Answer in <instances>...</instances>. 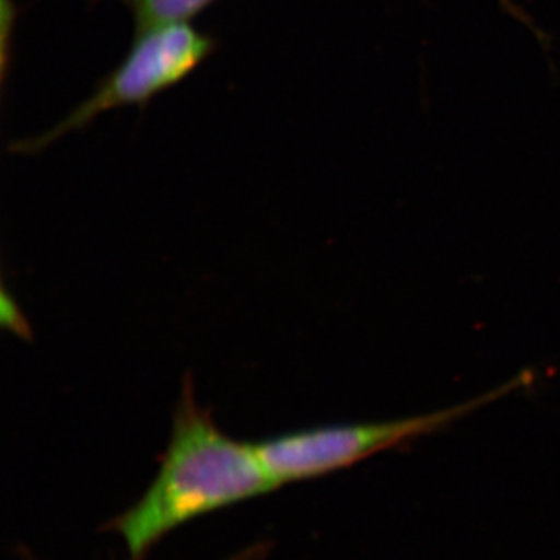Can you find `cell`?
<instances>
[{"instance_id": "cell-3", "label": "cell", "mask_w": 560, "mask_h": 560, "mask_svg": "<svg viewBox=\"0 0 560 560\" xmlns=\"http://www.w3.org/2000/svg\"><path fill=\"white\" fill-rule=\"evenodd\" d=\"M212 47L209 36L186 22L140 32L128 57L103 81L90 101L73 110L35 147L46 145L50 140L90 124L106 110L150 101L194 72L208 58Z\"/></svg>"}, {"instance_id": "cell-4", "label": "cell", "mask_w": 560, "mask_h": 560, "mask_svg": "<svg viewBox=\"0 0 560 560\" xmlns=\"http://www.w3.org/2000/svg\"><path fill=\"white\" fill-rule=\"evenodd\" d=\"M132 11L138 31L145 32L162 25L184 24L200 13L213 0H121Z\"/></svg>"}, {"instance_id": "cell-2", "label": "cell", "mask_w": 560, "mask_h": 560, "mask_svg": "<svg viewBox=\"0 0 560 560\" xmlns=\"http://www.w3.org/2000/svg\"><path fill=\"white\" fill-rule=\"evenodd\" d=\"M529 382L530 374L526 372L480 397L429 415L383 422L315 427L256 442L253 448L278 486L313 480L445 429Z\"/></svg>"}, {"instance_id": "cell-1", "label": "cell", "mask_w": 560, "mask_h": 560, "mask_svg": "<svg viewBox=\"0 0 560 560\" xmlns=\"http://www.w3.org/2000/svg\"><path fill=\"white\" fill-rule=\"evenodd\" d=\"M276 488L278 482L265 469L253 444L224 434L210 411L197 404L187 375L160 471L114 528L128 551L139 558L184 523Z\"/></svg>"}]
</instances>
